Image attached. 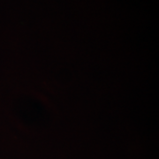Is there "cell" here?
I'll return each mask as SVG.
<instances>
[{
	"label": "cell",
	"instance_id": "cell-1",
	"mask_svg": "<svg viewBox=\"0 0 159 159\" xmlns=\"http://www.w3.org/2000/svg\"><path fill=\"white\" fill-rule=\"evenodd\" d=\"M0 159H2V158H0Z\"/></svg>",
	"mask_w": 159,
	"mask_h": 159
}]
</instances>
